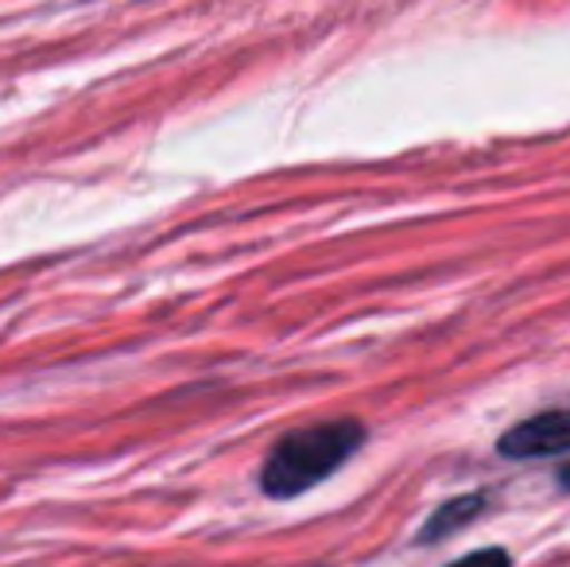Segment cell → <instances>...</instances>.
Segmentation results:
<instances>
[{
	"mask_svg": "<svg viewBox=\"0 0 570 567\" xmlns=\"http://www.w3.org/2000/svg\"><path fill=\"white\" fill-rule=\"evenodd\" d=\"M361 443V428L353 420H338V424L307 428L295 436L279 439L272 447L268 462H264V493L272 498H295V493L311 490L315 482L331 478L350 459Z\"/></svg>",
	"mask_w": 570,
	"mask_h": 567,
	"instance_id": "obj_1",
	"label": "cell"
},
{
	"mask_svg": "<svg viewBox=\"0 0 570 567\" xmlns=\"http://www.w3.org/2000/svg\"><path fill=\"white\" fill-rule=\"evenodd\" d=\"M501 451L512 454V459L570 451V412H543V417L512 428L509 436L501 439Z\"/></svg>",
	"mask_w": 570,
	"mask_h": 567,
	"instance_id": "obj_2",
	"label": "cell"
},
{
	"mask_svg": "<svg viewBox=\"0 0 570 567\" xmlns=\"http://www.w3.org/2000/svg\"><path fill=\"white\" fill-rule=\"evenodd\" d=\"M470 514H478V498H462V501H454V506H446L443 514H435L431 517V525H428V540L431 537H439V532H451L462 517H470Z\"/></svg>",
	"mask_w": 570,
	"mask_h": 567,
	"instance_id": "obj_3",
	"label": "cell"
},
{
	"mask_svg": "<svg viewBox=\"0 0 570 567\" xmlns=\"http://www.w3.org/2000/svg\"><path fill=\"white\" fill-rule=\"evenodd\" d=\"M451 567H509V556L497 553V548H485V553H473V556H465V560H458Z\"/></svg>",
	"mask_w": 570,
	"mask_h": 567,
	"instance_id": "obj_4",
	"label": "cell"
}]
</instances>
